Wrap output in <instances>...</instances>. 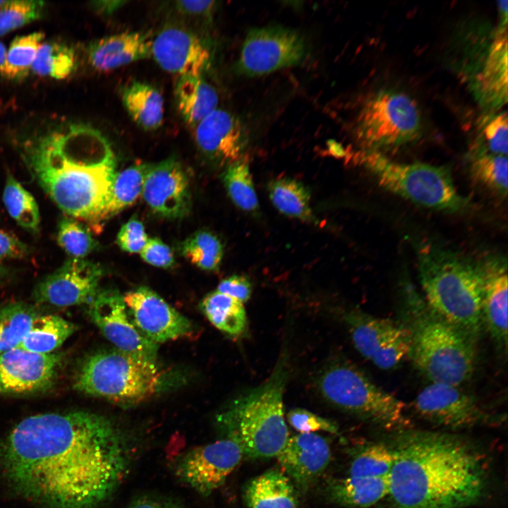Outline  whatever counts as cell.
<instances>
[{
    "mask_svg": "<svg viewBox=\"0 0 508 508\" xmlns=\"http://www.w3.org/2000/svg\"><path fill=\"white\" fill-rule=\"evenodd\" d=\"M57 243L70 258L84 259L97 246L90 231L78 220L63 217L57 228Z\"/></svg>",
    "mask_w": 508,
    "mask_h": 508,
    "instance_id": "cell-42",
    "label": "cell"
},
{
    "mask_svg": "<svg viewBox=\"0 0 508 508\" xmlns=\"http://www.w3.org/2000/svg\"><path fill=\"white\" fill-rule=\"evenodd\" d=\"M7 1L0 0V8L6 3Z\"/></svg>",
    "mask_w": 508,
    "mask_h": 508,
    "instance_id": "cell-55",
    "label": "cell"
},
{
    "mask_svg": "<svg viewBox=\"0 0 508 508\" xmlns=\"http://www.w3.org/2000/svg\"><path fill=\"white\" fill-rule=\"evenodd\" d=\"M413 408L427 421L450 429L468 428L494 418L461 386L442 383L425 387L415 398Z\"/></svg>",
    "mask_w": 508,
    "mask_h": 508,
    "instance_id": "cell-14",
    "label": "cell"
},
{
    "mask_svg": "<svg viewBox=\"0 0 508 508\" xmlns=\"http://www.w3.org/2000/svg\"><path fill=\"white\" fill-rule=\"evenodd\" d=\"M147 240L143 223L135 218L125 223L117 235V243L120 248L130 253H140Z\"/></svg>",
    "mask_w": 508,
    "mask_h": 508,
    "instance_id": "cell-46",
    "label": "cell"
},
{
    "mask_svg": "<svg viewBox=\"0 0 508 508\" xmlns=\"http://www.w3.org/2000/svg\"><path fill=\"white\" fill-rule=\"evenodd\" d=\"M389 492V476L377 478L350 476L335 481L331 494L337 502L348 507L366 508Z\"/></svg>",
    "mask_w": 508,
    "mask_h": 508,
    "instance_id": "cell-29",
    "label": "cell"
},
{
    "mask_svg": "<svg viewBox=\"0 0 508 508\" xmlns=\"http://www.w3.org/2000/svg\"><path fill=\"white\" fill-rule=\"evenodd\" d=\"M74 50L57 42H42L32 63L35 75L61 80L68 77L75 68Z\"/></svg>",
    "mask_w": 508,
    "mask_h": 508,
    "instance_id": "cell-36",
    "label": "cell"
},
{
    "mask_svg": "<svg viewBox=\"0 0 508 508\" xmlns=\"http://www.w3.org/2000/svg\"><path fill=\"white\" fill-rule=\"evenodd\" d=\"M288 374L282 358L264 383L236 399L218 418L228 437L250 457L277 456L289 438L283 404Z\"/></svg>",
    "mask_w": 508,
    "mask_h": 508,
    "instance_id": "cell-6",
    "label": "cell"
},
{
    "mask_svg": "<svg viewBox=\"0 0 508 508\" xmlns=\"http://www.w3.org/2000/svg\"><path fill=\"white\" fill-rule=\"evenodd\" d=\"M23 157L52 200L70 217L99 222L115 176L104 138L82 124L59 126L28 140Z\"/></svg>",
    "mask_w": 508,
    "mask_h": 508,
    "instance_id": "cell-3",
    "label": "cell"
},
{
    "mask_svg": "<svg viewBox=\"0 0 508 508\" xmlns=\"http://www.w3.org/2000/svg\"><path fill=\"white\" fill-rule=\"evenodd\" d=\"M123 298L137 328L157 344L184 337L192 331L190 321L148 287L129 291Z\"/></svg>",
    "mask_w": 508,
    "mask_h": 508,
    "instance_id": "cell-18",
    "label": "cell"
},
{
    "mask_svg": "<svg viewBox=\"0 0 508 508\" xmlns=\"http://www.w3.org/2000/svg\"><path fill=\"white\" fill-rule=\"evenodd\" d=\"M88 304L92 321L117 349L156 361L157 344L137 328L117 291L99 290Z\"/></svg>",
    "mask_w": 508,
    "mask_h": 508,
    "instance_id": "cell-15",
    "label": "cell"
},
{
    "mask_svg": "<svg viewBox=\"0 0 508 508\" xmlns=\"http://www.w3.org/2000/svg\"><path fill=\"white\" fill-rule=\"evenodd\" d=\"M482 277V315L484 329L497 349L507 351V264L500 256H488L478 262Z\"/></svg>",
    "mask_w": 508,
    "mask_h": 508,
    "instance_id": "cell-22",
    "label": "cell"
},
{
    "mask_svg": "<svg viewBox=\"0 0 508 508\" xmlns=\"http://www.w3.org/2000/svg\"><path fill=\"white\" fill-rule=\"evenodd\" d=\"M214 4L213 1H178L176 2V7L185 14L205 16L212 11Z\"/></svg>",
    "mask_w": 508,
    "mask_h": 508,
    "instance_id": "cell-50",
    "label": "cell"
},
{
    "mask_svg": "<svg viewBox=\"0 0 508 508\" xmlns=\"http://www.w3.org/2000/svg\"><path fill=\"white\" fill-rule=\"evenodd\" d=\"M330 456L329 445L326 440L310 433L289 437L277 457L284 473L296 483L305 485L325 471Z\"/></svg>",
    "mask_w": 508,
    "mask_h": 508,
    "instance_id": "cell-24",
    "label": "cell"
},
{
    "mask_svg": "<svg viewBox=\"0 0 508 508\" xmlns=\"http://www.w3.org/2000/svg\"><path fill=\"white\" fill-rule=\"evenodd\" d=\"M44 8L41 1H7L0 8V37L39 19Z\"/></svg>",
    "mask_w": 508,
    "mask_h": 508,
    "instance_id": "cell-43",
    "label": "cell"
},
{
    "mask_svg": "<svg viewBox=\"0 0 508 508\" xmlns=\"http://www.w3.org/2000/svg\"><path fill=\"white\" fill-rule=\"evenodd\" d=\"M151 56L165 71L179 75H203L210 63L204 42L186 28L170 25L151 40Z\"/></svg>",
    "mask_w": 508,
    "mask_h": 508,
    "instance_id": "cell-19",
    "label": "cell"
},
{
    "mask_svg": "<svg viewBox=\"0 0 508 508\" xmlns=\"http://www.w3.org/2000/svg\"><path fill=\"white\" fill-rule=\"evenodd\" d=\"M76 328L75 324L59 315H38L18 347L37 353H52Z\"/></svg>",
    "mask_w": 508,
    "mask_h": 508,
    "instance_id": "cell-30",
    "label": "cell"
},
{
    "mask_svg": "<svg viewBox=\"0 0 508 508\" xmlns=\"http://www.w3.org/2000/svg\"><path fill=\"white\" fill-rule=\"evenodd\" d=\"M101 267L85 259L70 258L44 277L34 291L35 301L57 307L90 303L99 291Z\"/></svg>",
    "mask_w": 508,
    "mask_h": 508,
    "instance_id": "cell-16",
    "label": "cell"
},
{
    "mask_svg": "<svg viewBox=\"0 0 508 508\" xmlns=\"http://www.w3.org/2000/svg\"><path fill=\"white\" fill-rule=\"evenodd\" d=\"M149 167L145 164H135L115 174L99 222L115 215L135 202L142 193L145 176Z\"/></svg>",
    "mask_w": 508,
    "mask_h": 508,
    "instance_id": "cell-32",
    "label": "cell"
},
{
    "mask_svg": "<svg viewBox=\"0 0 508 508\" xmlns=\"http://www.w3.org/2000/svg\"><path fill=\"white\" fill-rule=\"evenodd\" d=\"M125 3L123 1H102L95 2L94 7L102 14L111 15Z\"/></svg>",
    "mask_w": 508,
    "mask_h": 508,
    "instance_id": "cell-52",
    "label": "cell"
},
{
    "mask_svg": "<svg viewBox=\"0 0 508 508\" xmlns=\"http://www.w3.org/2000/svg\"><path fill=\"white\" fill-rule=\"evenodd\" d=\"M183 255L192 264L205 271H214L220 265L223 247L212 232L202 230L193 234L181 245Z\"/></svg>",
    "mask_w": 508,
    "mask_h": 508,
    "instance_id": "cell-38",
    "label": "cell"
},
{
    "mask_svg": "<svg viewBox=\"0 0 508 508\" xmlns=\"http://www.w3.org/2000/svg\"><path fill=\"white\" fill-rule=\"evenodd\" d=\"M394 461L391 447L373 444L365 447L351 461L349 476L377 478L389 475Z\"/></svg>",
    "mask_w": 508,
    "mask_h": 508,
    "instance_id": "cell-41",
    "label": "cell"
},
{
    "mask_svg": "<svg viewBox=\"0 0 508 508\" xmlns=\"http://www.w3.org/2000/svg\"><path fill=\"white\" fill-rule=\"evenodd\" d=\"M200 307L208 320L221 332L234 337L245 332L247 317L240 301L214 291L204 297Z\"/></svg>",
    "mask_w": 508,
    "mask_h": 508,
    "instance_id": "cell-31",
    "label": "cell"
},
{
    "mask_svg": "<svg viewBox=\"0 0 508 508\" xmlns=\"http://www.w3.org/2000/svg\"><path fill=\"white\" fill-rule=\"evenodd\" d=\"M121 99L133 121L143 129L152 131L162 125L164 99L161 92L152 85L132 81L122 90Z\"/></svg>",
    "mask_w": 508,
    "mask_h": 508,
    "instance_id": "cell-28",
    "label": "cell"
},
{
    "mask_svg": "<svg viewBox=\"0 0 508 508\" xmlns=\"http://www.w3.org/2000/svg\"><path fill=\"white\" fill-rule=\"evenodd\" d=\"M28 254L27 246L16 236L0 229V261L21 258Z\"/></svg>",
    "mask_w": 508,
    "mask_h": 508,
    "instance_id": "cell-49",
    "label": "cell"
},
{
    "mask_svg": "<svg viewBox=\"0 0 508 508\" xmlns=\"http://www.w3.org/2000/svg\"><path fill=\"white\" fill-rule=\"evenodd\" d=\"M318 386L332 405L380 428L394 432L411 428L405 403L350 364L337 363L326 368Z\"/></svg>",
    "mask_w": 508,
    "mask_h": 508,
    "instance_id": "cell-9",
    "label": "cell"
},
{
    "mask_svg": "<svg viewBox=\"0 0 508 508\" xmlns=\"http://www.w3.org/2000/svg\"><path fill=\"white\" fill-rule=\"evenodd\" d=\"M217 291L243 303L250 298L252 286L247 277L242 275H232L221 281Z\"/></svg>",
    "mask_w": 508,
    "mask_h": 508,
    "instance_id": "cell-48",
    "label": "cell"
},
{
    "mask_svg": "<svg viewBox=\"0 0 508 508\" xmlns=\"http://www.w3.org/2000/svg\"><path fill=\"white\" fill-rule=\"evenodd\" d=\"M507 156L490 153L478 148L473 151L470 164L473 179L504 197L507 193Z\"/></svg>",
    "mask_w": 508,
    "mask_h": 508,
    "instance_id": "cell-37",
    "label": "cell"
},
{
    "mask_svg": "<svg viewBox=\"0 0 508 508\" xmlns=\"http://www.w3.org/2000/svg\"><path fill=\"white\" fill-rule=\"evenodd\" d=\"M61 361L56 352L42 354L19 347L1 353L0 394H30L50 388Z\"/></svg>",
    "mask_w": 508,
    "mask_h": 508,
    "instance_id": "cell-17",
    "label": "cell"
},
{
    "mask_svg": "<svg viewBox=\"0 0 508 508\" xmlns=\"http://www.w3.org/2000/svg\"><path fill=\"white\" fill-rule=\"evenodd\" d=\"M273 205L281 213L301 220H312L310 194L298 181L283 177L272 181L267 187Z\"/></svg>",
    "mask_w": 508,
    "mask_h": 508,
    "instance_id": "cell-33",
    "label": "cell"
},
{
    "mask_svg": "<svg viewBox=\"0 0 508 508\" xmlns=\"http://www.w3.org/2000/svg\"><path fill=\"white\" fill-rule=\"evenodd\" d=\"M344 316L356 350L377 368L394 370L409 359V334L398 320L357 309L346 312Z\"/></svg>",
    "mask_w": 508,
    "mask_h": 508,
    "instance_id": "cell-11",
    "label": "cell"
},
{
    "mask_svg": "<svg viewBox=\"0 0 508 508\" xmlns=\"http://www.w3.org/2000/svg\"><path fill=\"white\" fill-rule=\"evenodd\" d=\"M38 313L23 303L0 307V354L20 346Z\"/></svg>",
    "mask_w": 508,
    "mask_h": 508,
    "instance_id": "cell-34",
    "label": "cell"
},
{
    "mask_svg": "<svg viewBox=\"0 0 508 508\" xmlns=\"http://www.w3.org/2000/svg\"><path fill=\"white\" fill-rule=\"evenodd\" d=\"M44 34L34 32L16 37L7 50L4 76L11 80L25 78L31 71L37 51L43 42Z\"/></svg>",
    "mask_w": 508,
    "mask_h": 508,
    "instance_id": "cell-39",
    "label": "cell"
},
{
    "mask_svg": "<svg viewBox=\"0 0 508 508\" xmlns=\"http://www.w3.org/2000/svg\"><path fill=\"white\" fill-rule=\"evenodd\" d=\"M174 92L181 116L193 128L217 109V93L203 75L179 77Z\"/></svg>",
    "mask_w": 508,
    "mask_h": 508,
    "instance_id": "cell-26",
    "label": "cell"
},
{
    "mask_svg": "<svg viewBox=\"0 0 508 508\" xmlns=\"http://www.w3.org/2000/svg\"><path fill=\"white\" fill-rule=\"evenodd\" d=\"M129 460L116 425L84 411L30 416L0 440V478L45 508H96L118 488Z\"/></svg>",
    "mask_w": 508,
    "mask_h": 508,
    "instance_id": "cell-1",
    "label": "cell"
},
{
    "mask_svg": "<svg viewBox=\"0 0 508 508\" xmlns=\"http://www.w3.org/2000/svg\"><path fill=\"white\" fill-rule=\"evenodd\" d=\"M500 22L471 83L476 99L488 111L507 101V1H501Z\"/></svg>",
    "mask_w": 508,
    "mask_h": 508,
    "instance_id": "cell-21",
    "label": "cell"
},
{
    "mask_svg": "<svg viewBox=\"0 0 508 508\" xmlns=\"http://www.w3.org/2000/svg\"><path fill=\"white\" fill-rule=\"evenodd\" d=\"M287 421L299 433L325 431L335 434L338 430L337 425L332 421L300 408L291 410L287 414Z\"/></svg>",
    "mask_w": 508,
    "mask_h": 508,
    "instance_id": "cell-45",
    "label": "cell"
},
{
    "mask_svg": "<svg viewBox=\"0 0 508 508\" xmlns=\"http://www.w3.org/2000/svg\"><path fill=\"white\" fill-rule=\"evenodd\" d=\"M7 50L4 44L0 42V74L4 76L6 66Z\"/></svg>",
    "mask_w": 508,
    "mask_h": 508,
    "instance_id": "cell-53",
    "label": "cell"
},
{
    "mask_svg": "<svg viewBox=\"0 0 508 508\" xmlns=\"http://www.w3.org/2000/svg\"><path fill=\"white\" fill-rule=\"evenodd\" d=\"M140 254L144 261L157 267L169 268L174 263L171 248L157 238H148Z\"/></svg>",
    "mask_w": 508,
    "mask_h": 508,
    "instance_id": "cell-47",
    "label": "cell"
},
{
    "mask_svg": "<svg viewBox=\"0 0 508 508\" xmlns=\"http://www.w3.org/2000/svg\"><path fill=\"white\" fill-rule=\"evenodd\" d=\"M87 54L97 71H109L151 56V40L144 33L115 34L92 42Z\"/></svg>",
    "mask_w": 508,
    "mask_h": 508,
    "instance_id": "cell-25",
    "label": "cell"
},
{
    "mask_svg": "<svg viewBox=\"0 0 508 508\" xmlns=\"http://www.w3.org/2000/svg\"><path fill=\"white\" fill-rule=\"evenodd\" d=\"M480 145L477 148L496 155H507L508 128L506 112L491 113L480 123Z\"/></svg>",
    "mask_w": 508,
    "mask_h": 508,
    "instance_id": "cell-44",
    "label": "cell"
},
{
    "mask_svg": "<svg viewBox=\"0 0 508 508\" xmlns=\"http://www.w3.org/2000/svg\"><path fill=\"white\" fill-rule=\"evenodd\" d=\"M243 455L237 441L219 440L187 452L177 464L176 474L198 493L207 496L224 484Z\"/></svg>",
    "mask_w": 508,
    "mask_h": 508,
    "instance_id": "cell-13",
    "label": "cell"
},
{
    "mask_svg": "<svg viewBox=\"0 0 508 508\" xmlns=\"http://www.w3.org/2000/svg\"><path fill=\"white\" fill-rule=\"evenodd\" d=\"M356 123V137L364 150L401 146L419 138L422 131L416 102L389 89L377 91L365 101Z\"/></svg>",
    "mask_w": 508,
    "mask_h": 508,
    "instance_id": "cell-10",
    "label": "cell"
},
{
    "mask_svg": "<svg viewBox=\"0 0 508 508\" xmlns=\"http://www.w3.org/2000/svg\"><path fill=\"white\" fill-rule=\"evenodd\" d=\"M395 435L389 508H465L485 495V466L467 440L411 428Z\"/></svg>",
    "mask_w": 508,
    "mask_h": 508,
    "instance_id": "cell-2",
    "label": "cell"
},
{
    "mask_svg": "<svg viewBox=\"0 0 508 508\" xmlns=\"http://www.w3.org/2000/svg\"><path fill=\"white\" fill-rule=\"evenodd\" d=\"M306 46L295 30L274 25L253 28L248 32L237 64L248 77L260 76L299 64Z\"/></svg>",
    "mask_w": 508,
    "mask_h": 508,
    "instance_id": "cell-12",
    "label": "cell"
},
{
    "mask_svg": "<svg viewBox=\"0 0 508 508\" xmlns=\"http://www.w3.org/2000/svg\"><path fill=\"white\" fill-rule=\"evenodd\" d=\"M130 508H182L181 506L169 500L145 497L137 500Z\"/></svg>",
    "mask_w": 508,
    "mask_h": 508,
    "instance_id": "cell-51",
    "label": "cell"
},
{
    "mask_svg": "<svg viewBox=\"0 0 508 508\" xmlns=\"http://www.w3.org/2000/svg\"><path fill=\"white\" fill-rule=\"evenodd\" d=\"M4 206L13 220L23 229L39 231L40 215L34 197L12 175H8L3 191Z\"/></svg>",
    "mask_w": 508,
    "mask_h": 508,
    "instance_id": "cell-35",
    "label": "cell"
},
{
    "mask_svg": "<svg viewBox=\"0 0 508 508\" xmlns=\"http://www.w3.org/2000/svg\"><path fill=\"white\" fill-rule=\"evenodd\" d=\"M357 159L379 186L419 206L456 212L468 204L457 191L451 172L445 167L397 162L379 151L364 150L358 153Z\"/></svg>",
    "mask_w": 508,
    "mask_h": 508,
    "instance_id": "cell-8",
    "label": "cell"
},
{
    "mask_svg": "<svg viewBox=\"0 0 508 508\" xmlns=\"http://www.w3.org/2000/svg\"><path fill=\"white\" fill-rule=\"evenodd\" d=\"M164 380L156 361L116 349L87 356L77 371L74 387L85 394L126 406L151 397Z\"/></svg>",
    "mask_w": 508,
    "mask_h": 508,
    "instance_id": "cell-7",
    "label": "cell"
},
{
    "mask_svg": "<svg viewBox=\"0 0 508 508\" xmlns=\"http://www.w3.org/2000/svg\"><path fill=\"white\" fill-rule=\"evenodd\" d=\"M193 128L198 150L210 160L228 166L240 160L247 137L242 123L232 114L216 109Z\"/></svg>",
    "mask_w": 508,
    "mask_h": 508,
    "instance_id": "cell-23",
    "label": "cell"
},
{
    "mask_svg": "<svg viewBox=\"0 0 508 508\" xmlns=\"http://www.w3.org/2000/svg\"><path fill=\"white\" fill-rule=\"evenodd\" d=\"M142 195L147 205L164 217H182L190 207L188 176L181 164L174 158L150 165Z\"/></svg>",
    "mask_w": 508,
    "mask_h": 508,
    "instance_id": "cell-20",
    "label": "cell"
},
{
    "mask_svg": "<svg viewBox=\"0 0 508 508\" xmlns=\"http://www.w3.org/2000/svg\"><path fill=\"white\" fill-rule=\"evenodd\" d=\"M4 273V267H3V265H1V261H0V279H1V277H3Z\"/></svg>",
    "mask_w": 508,
    "mask_h": 508,
    "instance_id": "cell-54",
    "label": "cell"
},
{
    "mask_svg": "<svg viewBox=\"0 0 508 508\" xmlns=\"http://www.w3.org/2000/svg\"><path fill=\"white\" fill-rule=\"evenodd\" d=\"M418 273L421 294L430 308L477 342L484 330L478 262L423 243L418 250Z\"/></svg>",
    "mask_w": 508,
    "mask_h": 508,
    "instance_id": "cell-5",
    "label": "cell"
},
{
    "mask_svg": "<svg viewBox=\"0 0 508 508\" xmlns=\"http://www.w3.org/2000/svg\"><path fill=\"white\" fill-rule=\"evenodd\" d=\"M245 498L250 508H297L292 483L279 470H269L250 481Z\"/></svg>",
    "mask_w": 508,
    "mask_h": 508,
    "instance_id": "cell-27",
    "label": "cell"
},
{
    "mask_svg": "<svg viewBox=\"0 0 508 508\" xmlns=\"http://www.w3.org/2000/svg\"><path fill=\"white\" fill-rule=\"evenodd\" d=\"M223 180L229 197L238 208L246 212L257 210L258 197L246 163L239 160L229 165Z\"/></svg>",
    "mask_w": 508,
    "mask_h": 508,
    "instance_id": "cell-40",
    "label": "cell"
},
{
    "mask_svg": "<svg viewBox=\"0 0 508 508\" xmlns=\"http://www.w3.org/2000/svg\"><path fill=\"white\" fill-rule=\"evenodd\" d=\"M399 288L398 320L409 334V359L430 382L461 386L471 380L477 342L431 309L411 282Z\"/></svg>",
    "mask_w": 508,
    "mask_h": 508,
    "instance_id": "cell-4",
    "label": "cell"
}]
</instances>
